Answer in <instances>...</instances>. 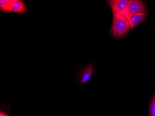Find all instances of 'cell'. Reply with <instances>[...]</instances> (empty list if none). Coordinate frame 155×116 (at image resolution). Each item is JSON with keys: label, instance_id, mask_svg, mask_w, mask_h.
<instances>
[{"label": "cell", "instance_id": "obj_1", "mask_svg": "<svg viewBox=\"0 0 155 116\" xmlns=\"http://www.w3.org/2000/svg\"><path fill=\"white\" fill-rule=\"evenodd\" d=\"M112 15L113 20L110 29L111 35L116 39L123 37L130 30L129 22L121 11L112 13Z\"/></svg>", "mask_w": 155, "mask_h": 116}, {"label": "cell", "instance_id": "obj_2", "mask_svg": "<svg viewBox=\"0 0 155 116\" xmlns=\"http://www.w3.org/2000/svg\"><path fill=\"white\" fill-rule=\"evenodd\" d=\"M146 10V7L142 1L130 0L127 5L121 11L127 20L129 21L135 14L145 12Z\"/></svg>", "mask_w": 155, "mask_h": 116}, {"label": "cell", "instance_id": "obj_3", "mask_svg": "<svg viewBox=\"0 0 155 116\" xmlns=\"http://www.w3.org/2000/svg\"><path fill=\"white\" fill-rule=\"evenodd\" d=\"M94 72V64H90L84 68L79 75V81L81 85L87 83L89 81Z\"/></svg>", "mask_w": 155, "mask_h": 116}, {"label": "cell", "instance_id": "obj_4", "mask_svg": "<svg viewBox=\"0 0 155 116\" xmlns=\"http://www.w3.org/2000/svg\"><path fill=\"white\" fill-rule=\"evenodd\" d=\"M128 0H109L107 1L108 5L112 13L121 11L124 9L128 3Z\"/></svg>", "mask_w": 155, "mask_h": 116}, {"label": "cell", "instance_id": "obj_5", "mask_svg": "<svg viewBox=\"0 0 155 116\" xmlns=\"http://www.w3.org/2000/svg\"><path fill=\"white\" fill-rule=\"evenodd\" d=\"M13 12L25 15L28 12L27 4L21 0H13Z\"/></svg>", "mask_w": 155, "mask_h": 116}, {"label": "cell", "instance_id": "obj_6", "mask_svg": "<svg viewBox=\"0 0 155 116\" xmlns=\"http://www.w3.org/2000/svg\"><path fill=\"white\" fill-rule=\"evenodd\" d=\"M147 14L146 12L137 13L135 14L131 18H130L129 22L130 25V29L135 28L137 26L141 23L147 16Z\"/></svg>", "mask_w": 155, "mask_h": 116}, {"label": "cell", "instance_id": "obj_7", "mask_svg": "<svg viewBox=\"0 0 155 116\" xmlns=\"http://www.w3.org/2000/svg\"><path fill=\"white\" fill-rule=\"evenodd\" d=\"M0 10L5 13L13 12V0H1Z\"/></svg>", "mask_w": 155, "mask_h": 116}, {"label": "cell", "instance_id": "obj_8", "mask_svg": "<svg viewBox=\"0 0 155 116\" xmlns=\"http://www.w3.org/2000/svg\"><path fill=\"white\" fill-rule=\"evenodd\" d=\"M150 116H155V96L153 97L150 106Z\"/></svg>", "mask_w": 155, "mask_h": 116}, {"label": "cell", "instance_id": "obj_9", "mask_svg": "<svg viewBox=\"0 0 155 116\" xmlns=\"http://www.w3.org/2000/svg\"><path fill=\"white\" fill-rule=\"evenodd\" d=\"M0 116H8L7 114H5L4 112L1 111L0 113Z\"/></svg>", "mask_w": 155, "mask_h": 116}]
</instances>
